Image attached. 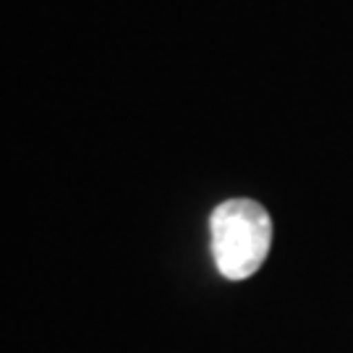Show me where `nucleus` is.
Listing matches in <instances>:
<instances>
[{"instance_id": "nucleus-1", "label": "nucleus", "mask_w": 353, "mask_h": 353, "mask_svg": "<svg viewBox=\"0 0 353 353\" xmlns=\"http://www.w3.org/2000/svg\"><path fill=\"white\" fill-rule=\"evenodd\" d=\"M212 256L228 280L252 278L272 246V217L254 199H228L212 212Z\"/></svg>"}]
</instances>
